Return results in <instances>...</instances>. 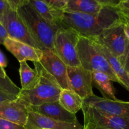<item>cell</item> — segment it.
I'll use <instances>...</instances> for the list:
<instances>
[{"label":"cell","instance_id":"obj_1","mask_svg":"<svg viewBox=\"0 0 129 129\" xmlns=\"http://www.w3.org/2000/svg\"><path fill=\"white\" fill-rule=\"evenodd\" d=\"M122 20L117 8L103 6L96 14L64 11L61 23L75 30L81 37L93 39Z\"/></svg>","mask_w":129,"mask_h":129},{"label":"cell","instance_id":"obj_2","mask_svg":"<svg viewBox=\"0 0 129 129\" xmlns=\"http://www.w3.org/2000/svg\"><path fill=\"white\" fill-rule=\"evenodd\" d=\"M37 77L26 89H21L16 100L27 108L58 101L62 90L55 78L39 62H34Z\"/></svg>","mask_w":129,"mask_h":129},{"label":"cell","instance_id":"obj_3","mask_svg":"<svg viewBox=\"0 0 129 129\" xmlns=\"http://www.w3.org/2000/svg\"><path fill=\"white\" fill-rule=\"evenodd\" d=\"M17 13L39 49L42 51H52L54 37L61 23L54 24L48 21L34 10L29 3L20 8Z\"/></svg>","mask_w":129,"mask_h":129},{"label":"cell","instance_id":"obj_4","mask_svg":"<svg viewBox=\"0 0 129 129\" xmlns=\"http://www.w3.org/2000/svg\"><path fill=\"white\" fill-rule=\"evenodd\" d=\"M81 66L91 72H102L107 74L111 81L121 84L96 43L91 39L79 37L76 46Z\"/></svg>","mask_w":129,"mask_h":129},{"label":"cell","instance_id":"obj_5","mask_svg":"<svg viewBox=\"0 0 129 129\" xmlns=\"http://www.w3.org/2000/svg\"><path fill=\"white\" fill-rule=\"evenodd\" d=\"M79 37L80 35L75 30L62 23L56 31L53 42L52 52L67 66H81L76 49Z\"/></svg>","mask_w":129,"mask_h":129},{"label":"cell","instance_id":"obj_6","mask_svg":"<svg viewBox=\"0 0 129 129\" xmlns=\"http://www.w3.org/2000/svg\"><path fill=\"white\" fill-rule=\"evenodd\" d=\"M123 25L124 21L122 18V20L105 29L98 37L91 39L107 47L118 58L122 64L129 44V40L126 37L123 30Z\"/></svg>","mask_w":129,"mask_h":129},{"label":"cell","instance_id":"obj_7","mask_svg":"<svg viewBox=\"0 0 129 129\" xmlns=\"http://www.w3.org/2000/svg\"><path fill=\"white\" fill-rule=\"evenodd\" d=\"M83 129H129V120L110 116L83 104Z\"/></svg>","mask_w":129,"mask_h":129},{"label":"cell","instance_id":"obj_8","mask_svg":"<svg viewBox=\"0 0 129 129\" xmlns=\"http://www.w3.org/2000/svg\"><path fill=\"white\" fill-rule=\"evenodd\" d=\"M0 23L7 31L8 37L40 49L30 35L17 11L10 8L8 9L6 12L0 16Z\"/></svg>","mask_w":129,"mask_h":129},{"label":"cell","instance_id":"obj_9","mask_svg":"<svg viewBox=\"0 0 129 129\" xmlns=\"http://www.w3.org/2000/svg\"><path fill=\"white\" fill-rule=\"evenodd\" d=\"M83 104L108 115L129 120V102L106 99L94 94L84 98Z\"/></svg>","mask_w":129,"mask_h":129},{"label":"cell","instance_id":"obj_10","mask_svg":"<svg viewBox=\"0 0 129 129\" xmlns=\"http://www.w3.org/2000/svg\"><path fill=\"white\" fill-rule=\"evenodd\" d=\"M68 77L71 89L83 100L94 95L92 83V73L83 68L67 66Z\"/></svg>","mask_w":129,"mask_h":129},{"label":"cell","instance_id":"obj_11","mask_svg":"<svg viewBox=\"0 0 129 129\" xmlns=\"http://www.w3.org/2000/svg\"><path fill=\"white\" fill-rule=\"evenodd\" d=\"M39 62L55 78L62 89L71 90L68 77L67 66L52 50H44Z\"/></svg>","mask_w":129,"mask_h":129},{"label":"cell","instance_id":"obj_12","mask_svg":"<svg viewBox=\"0 0 129 129\" xmlns=\"http://www.w3.org/2000/svg\"><path fill=\"white\" fill-rule=\"evenodd\" d=\"M26 129H83L81 123H71L56 120L28 110Z\"/></svg>","mask_w":129,"mask_h":129},{"label":"cell","instance_id":"obj_13","mask_svg":"<svg viewBox=\"0 0 129 129\" xmlns=\"http://www.w3.org/2000/svg\"><path fill=\"white\" fill-rule=\"evenodd\" d=\"M6 49L13 54L18 60L39 62L42 57L43 51L18 40L8 37L3 44Z\"/></svg>","mask_w":129,"mask_h":129},{"label":"cell","instance_id":"obj_14","mask_svg":"<svg viewBox=\"0 0 129 129\" xmlns=\"http://www.w3.org/2000/svg\"><path fill=\"white\" fill-rule=\"evenodd\" d=\"M29 111L36 112L56 120L71 123H80L76 114H73L64 109L58 101L47 103L39 106H33L27 108Z\"/></svg>","mask_w":129,"mask_h":129},{"label":"cell","instance_id":"obj_15","mask_svg":"<svg viewBox=\"0 0 129 129\" xmlns=\"http://www.w3.org/2000/svg\"><path fill=\"white\" fill-rule=\"evenodd\" d=\"M28 114L27 107L16 100L0 103V118L25 127Z\"/></svg>","mask_w":129,"mask_h":129},{"label":"cell","instance_id":"obj_16","mask_svg":"<svg viewBox=\"0 0 129 129\" xmlns=\"http://www.w3.org/2000/svg\"><path fill=\"white\" fill-rule=\"evenodd\" d=\"M95 42L96 43L97 45L100 49L101 51L102 52L103 55L107 58V60L110 65L112 69H113V72L116 74L117 78L119 79L120 81L121 82L122 85L127 90L129 91V75L122 66V63L120 62L118 58L115 56L104 45L99 44L96 42Z\"/></svg>","mask_w":129,"mask_h":129},{"label":"cell","instance_id":"obj_17","mask_svg":"<svg viewBox=\"0 0 129 129\" xmlns=\"http://www.w3.org/2000/svg\"><path fill=\"white\" fill-rule=\"evenodd\" d=\"M29 3L40 16L48 21L54 24L61 23L64 11L53 8L45 0H29Z\"/></svg>","mask_w":129,"mask_h":129},{"label":"cell","instance_id":"obj_18","mask_svg":"<svg viewBox=\"0 0 129 129\" xmlns=\"http://www.w3.org/2000/svg\"><path fill=\"white\" fill-rule=\"evenodd\" d=\"M103 6L96 0H68L64 11L81 13L86 14H96Z\"/></svg>","mask_w":129,"mask_h":129},{"label":"cell","instance_id":"obj_19","mask_svg":"<svg viewBox=\"0 0 129 129\" xmlns=\"http://www.w3.org/2000/svg\"><path fill=\"white\" fill-rule=\"evenodd\" d=\"M58 102L68 112L76 114L83 106V99L70 89H62L59 95Z\"/></svg>","mask_w":129,"mask_h":129},{"label":"cell","instance_id":"obj_20","mask_svg":"<svg viewBox=\"0 0 129 129\" xmlns=\"http://www.w3.org/2000/svg\"><path fill=\"white\" fill-rule=\"evenodd\" d=\"M112 81L109 77L102 72L92 73V83L94 87L99 89L103 98L117 100L115 94V89L112 86Z\"/></svg>","mask_w":129,"mask_h":129},{"label":"cell","instance_id":"obj_21","mask_svg":"<svg viewBox=\"0 0 129 129\" xmlns=\"http://www.w3.org/2000/svg\"><path fill=\"white\" fill-rule=\"evenodd\" d=\"M19 72L21 80V89H25L28 88L35 81L37 77L36 69L30 68L26 61L20 62Z\"/></svg>","mask_w":129,"mask_h":129},{"label":"cell","instance_id":"obj_22","mask_svg":"<svg viewBox=\"0 0 129 129\" xmlns=\"http://www.w3.org/2000/svg\"><path fill=\"white\" fill-rule=\"evenodd\" d=\"M0 89L11 94L18 96L21 88H19L6 74L5 69L0 67Z\"/></svg>","mask_w":129,"mask_h":129},{"label":"cell","instance_id":"obj_23","mask_svg":"<svg viewBox=\"0 0 129 129\" xmlns=\"http://www.w3.org/2000/svg\"><path fill=\"white\" fill-rule=\"evenodd\" d=\"M45 1L53 8L62 11L65 10L68 2V0H45Z\"/></svg>","mask_w":129,"mask_h":129},{"label":"cell","instance_id":"obj_24","mask_svg":"<svg viewBox=\"0 0 129 129\" xmlns=\"http://www.w3.org/2000/svg\"><path fill=\"white\" fill-rule=\"evenodd\" d=\"M0 129H26L23 126L0 118Z\"/></svg>","mask_w":129,"mask_h":129},{"label":"cell","instance_id":"obj_25","mask_svg":"<svg viewBox=\"0 0 129 129\" xmlns=\"http://www.w3.org/2000/svg\"><path fill=\"white\" fill-rule=\"evenodd\" d=\"M10 9L17 11L20 8L29 3V0H6Z\"/></svg>","mask_w":129,"mask_h":129},{"label":"cell","instance_id":"obj_26","mask_svg":"<svg viewBox=\"0 0 129 129\" xmlns=\"http://www.w3.org/2000/svg\"><path fill=\"white\" fill-rule=\"evenodd\" d=\"M117 8L122 16L129 18V0L122 1Z\"/></svg>","mask_w":129,"mask_h":129},{"label":"cell","instance_id":"obj_27","mask_svg":"<svg viewBox=\"0 0 129 129\" xmlns=\"http://www.w3.org/2000/svg\"><path fill=\"white\" fill-rule=\"evenodd\" d=\"M16 99H17V96L8 93L0 89V103L5 102H9V101L16 100Z\"/></svg>","mask_w":129,"mask_h":129},{"label":"cell","instance_id":"obj_28","mask_svg":"<svg viewBox=\"0 0 129 129\" xmlns=\"http://www.w3.org/2000/svg\"><path fill=\"white\" fill-rule=\"evenodd\" d=\"M103 6H110L117 8L121 2V0H96Z\"/></svg>","mask_w":129,"mask_h":129},{"label":"cell","instance_id":"obj_29","mask_svg":"<svg viewBox=\"0 0 129 129\" xmlns=\"http://www.w3.org/2000/svg\"><path fill=\"white\" fill-rule=\"evenodd\" d=\"M8 37L7 31L5 30V27L0 23V45H3L4 42Z\"/></svg>","mask_w":129,"mask_h":129},{"label":"cell","instance_id":"obj_30","mask_svg":"<svg viewBox=\"0 0 129 129\" xmlns=\"http://www.w3.org/2000/svg\"><path fill=\"white\" fill-rule=\"evenodd\" d=\"M9 8H10L6 0H0V16H2Z\"/></svg>","mask_w":129,"mask_h":129},{"label":"cell","instance_id":"obj_31","mask_svg":"<svg viewBox=\"0 0 129 129\" xmlns=\"http://www.w3.org/2000/svg\"><path fill=\"white\" fill-rule=\"evenodd\" d=\"M122 66H123V68H125V71L129 75V44L128 49H127V53H126L125 57V59L123 62V64H122Z\"/></svg>","mask_w":129,"mask_h":129},{"label":"cell","instance_id":"obj_32","mask_svg":"<svg viewBox=\"0 0 129 129\" xmlns=\"http://www.w3.org/2000/svg\"><path fill=\"white\" fill-rule=\"evenodd\" d=\"M8 66L7 59L5 57V54L3 53V52L0 50V67L3 69H5Z\"/></svg>","mask_w":129,"mask_h":129},{"label":"cell","instance_id":"obj_33","mask_svg":"<svg viewBox=\"0 0 129 129\" xmlns=\"http://www.w3.org/2000/svg\"><path fill=\"white\" fill-rule=\"evenodd\" d=\"M124 21V20H123ZM123 30H124V33L125 34V36L127 39L129 40V25L127 24V23L124 21V25H123Z\"/></svg>","mask_w":129,"mask_h":129},{"label":"cell","instance_id":"obj_34","mask_svg":"<svg viewBox=\"0 0 129 129\" xmlns=\"http://www.w3.org/2000/svg\"><path fill=\"white\" fill-rule=\"evenodd\" d=\"M122 18H123V20H124L125 22H126L127 24H128L129 25V18L128 17H124V16H122Z\"/></svg>","mask_w":129,"mask_h":129},{"label":"cell","instance_id":"obj_35","mask_svg":"<svg viewBox=\"0 0 129 129\" xmlns=\"http://www.w3.org/2000/svg\"><path fill=\"white\" fill-rule=\"evenodd\" d=\"M123 1V0H121V1Z\"/></svg>","mask_w":129,"mask_h":129}]
</instances>
